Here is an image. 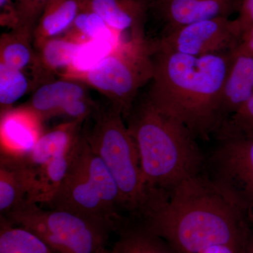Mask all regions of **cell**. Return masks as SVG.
Returning a JSON list of instances; mask_svg holds the SVG:
<instances>
[{"label":"cell","instance_id":"obj_1","mask_svg":"<svg viewBox=\"0 0 253 253\" xmlns=\"http://www.w3.org/2000/svg\"><path fill=\"white\" fill-rule=\"evenodd\" d=\"M136 219L178 253H203L216 247L244 253L253 231L249 212L205 169L182 181L168 196L153 197Z\"/></svg>","mask_w":253,"mask_h":253},{"label":"cell","instance_id":"obj_2","mask_svg":"<svg viewBox=\"0 0 253 253\" xmlns=\"http://www.w3.org/2000/svg\"><path fill=\"white\" fill-rule=\"evenodd\" d=\"M153 77L146 99L182 123L197 139L208 140L218 128L221 91L231 53L193 56L151 44Z\"/></svg>","mask_w":253,"mask_h":253},{"label":"cell","instance_id":"obj_3","mask_svg":"<svg viewBox=\"0 0 253 253\" xmlns=\"http://www.w3.org/2000/svg\"><path fill=\"white\" fill-rule=\"evenodd\" d=\"M139 151L149 194L168 196L182 181L204 172L206 158L182 123L145 98L125 120Z\"/></svg>","mask_w":253,"mask_h":253},{"label":"cell","instance_id":"obj_4","mask_svg":"<svg viewBox=\"0 0 253 253\" xmlns=\"http://www.w3.org/2000/svg\"><path fill=\"white\" fill-rule=\"evenodd\" d=\"M50 209L61 210L117 226L126 215L117 183L91 149L83 131L73 150L67 174Z\"/></svg>","mask_w":253,"mask_h":253},{"label":"cell","instance_id":"obj_5","mask_svg":"<svg viewBox=\"0 0 253 253\" xmlns=\"http://www.w3.org/2000/svg\"><path fill=\"white\" fill-rule=\"evenodd\" d=\"M93 125L83 131L95 154L117 183L127 215L138 217L149 195L141 172L139 151L121 113L112 105L101 106L90 116Z\"/></svg>","mask_w":253,"mask_h":253},{"label":"cell","instance_id":"obj_6","mask_svg":"<svg viewBox=\"0 0 253 253\" xmlns=\"http://www.w3.org/2000/svg\"><path fill=\"white\" fill-rule=\"evenodd\" d=\"M39 236L56 253H102L116 226L61 210L25 202L1 215Z\"/></svg>","mask_w":253,"mask_h":253},{"label":"cell","instance_id":"obj_7","mask_svg":"<svg viewBox=\"0 0 253 253\" xmlns=\"http://www.w3.org/2000/svg\"><path fill=\"white\" fill-rule=\"evenodd\" d=\"M152 77L151 41L146 39L123 42L89 71L61 78L81 82L99 91L125 121L135 104L138 91Z\"/></svg>","mask_w":253,"mask_h":253},{"label":"cell","instance_id":"obj_8","mask_svg":"<svg viewBox=\"0 0 253 253\" xmlns=\"http://www.w3.org/2000/svg\"><path fill=\"white\" fill-rule=\"evenodd\" d=\"M219 142L205 171L243 209L253 211V136Z\"/></svg>","mask_w":253,"mask_h":253},{"label":"cell","instance_id":"obj_9","mask_svg":"<svg viewBox=\"0 0 253 253\" xmlns=\"http://www.w3.org/2000/svg\"><path fill=\"white\" fill-rule=\"evenodd\" d=\"M241 36L235 18L218 17L183 26L151 42L158 49L202 56L230 52L239 45Z\"/></svg>","mask_w":253,"mask_h":253},{"label":"cell","instance_id":"obj_10","mask_svg":"<svg viewBox=\"0 0 253 253\" xmlns=\"http://www.w3.org/2000/svg\"><path fill=\"white\" fill-rule=\"evenodd\" d=\"M241 3V0H151L150 9L164 24L165 35L205 20L230 18L238 14Z\"/></svg>","mask_w":253,"mask_h":253},{"label":"cell","instance_id":"obj_11","mask_svg":"<svg viewBox=\"0 0 253 253\" xmlns=\"http://www.w3.org/2000/svg\"><path fill=\"white\" fill-rule=\"evenodd\" d=\"M43 121L41 116L27 105L1 111V156L18 158L29 154L44 134Z\"/></svg>","mask_w":253,"mask_h":253},{"label":"cell","instance_id":"obj_12","mask_svg":"<svg viewBox=\"0 0 253 253\" xmlns=\"http://www.w3.org/2000/svg\"><path fill=\"white\" fill-rule=\"evenodd\" d=\"M151 0H81V11L102 18L113 30L129 40L145 41L144 26Z\"/></svg>","mask_w":253,"mask_h":253},{"label":"cell","instance_id":"obj_13","mask_svg":"<svg viewBox=\"0 0 253 253\" xmlns=\"http://www.w3.org/2000/svg\"><path fill=\"white\" fill-rule=\"evenodd\" d=\"M253 96V56L239 45L231 53L230 66L221 91L217 129Z\"/></svg>","mask_w":253,"mask_h":253},{"label":"cell","instance_id":"obj_14","mask_svg":"<svg viewBox=\"0 0 253 253\" xmlns=\"http://www.w3.org/2000/svg\"><path fill=\"white\" fill-rule=\"evenodd\" d=\"M83 123L74 120L44 132L29 154L16 159L23 167L33 169L46 165L55 158L69 154L81 135Z\"/></svg>","mask_w":253,"mask_h":253},{"label":"cell","instance_id":"obj_15","mask_svg":"<svg viewBox=\"0 0 253 253\" xmlns=\"http://www.w3.org/2000/svg\"><path fill=\"white\" fill-rule=\"evenodd\" d=\"M89 96L86 84L75 80L61 78L38 86L26 105L45 121L57 116L60 110L70 101Z\"/></svg>","mask_w":253,"mask_h":253},{"label":"cell","instance_id":"obj_16","mask_svg":"<svg viewBox=\"0 0 253 253\" xmlns=\"http://www.w3.org/2000/svg\"><path fill=\"white\" fill-rule=\"evenodd\" d=\"M114 232L118 239L109 253H178L167 241L136 218L126 216Z\"/></svg>","mask_w":253,"mask_h":253},{"label":"cell","instance_id":"obj_17","mask_svg":"<svg viewBox=\"0 0 253 253\" xmlns=\"http://www.w3.org/2000/svg\"><path fill=\"white\" fill-rule=\"evenodd\" d=\"M73 150L69 154L55 158L36 169L23 167L16 158L22 166L29 183L26 202L38 205L49 204L66 177L72 160Z\"/></svg>","mask_w":253,"mask_h":253},{"label":"cell","instance_id":"obj_18","mask_svg":"<svg viewBox=\"0 0 253 253\" xmlns=\"http://www.w3.org/2000/svg\"><path fill=\"white\" fill-rule=\"evenodd\" d=\"M81 45L63 36L47 40L35 47L39 66L38 86L54 81L56 74L60 77L64 74L72 65Z\"/></svg>","mask_w":253,"mask_h":253},{"label":"cell","instance_id":"obj_19","mask_svg":"<svg viewBox=\"0 0 253 253\" xmlns=\"http://www.w3.org/2000/svg\"><path fill=\"white\" fill-rule=\"evenodd\" d=\"M0 63L23 72L31 71L35 89L39 66L32 37L18 31L2 33L0 38Z\"/></svg>","mask_w":253,"mask_h":253},{"label":"cell","instance_id":"obj_20","mask_svg":"<svg viewBox=\"0 0 253 253\" xmlns=\"http://www.w3.org/2000/svg\"><path fill=\"white\" fill-rule=\"evenodd\" d=\"M81 12V0H52L35 28L34 47L47 40L64 34Z\"/></svg>","mask_w":253,"mask_h":253},{"label":"cell","instance_id":"obj_21","mask_svg":"<svg viewBox=\"0 0 253 253\" xmlns=\"http://www.w3.org/2000/svg\"><path fill=\"white\" fill-rule=\"evenodd\" d=\"M29 184L27 176L17 160L0 159V211L4 215L27 201Z\"/></svg>","mask_w":253,"mask_h":253},{"label":"cell","instance_id":"obj_22","mask_svg":"<svg viewBox=\"0 0 253 253\" xmlns=\"http://www.w3.org/2000/svg\"><path fill=\"white\" fill-rule=\"evenodd\" d=\"M64 36L80 44L96 40H106L116 44L127 41L102 18L89 11H81Z\"/></svg>","mask_w":253,"mask_h":253},{"label":"cell","instance_id":"obj_23","mask_svg":"<svg viewBox=\"0 0 253 253\" xmlns=\"http://www.w3.org/2000/svg\"><path fill=\"white\" fill-rule=\"evenodd\" d=\"M0 253H56L39 236L1 216Z\"/></svg>","mask_w":253,"mask_h":253},{"label":"cell","instance_id":"obj_24","mask_svg":"<svg viewBox=\"0 0 253 253\" xmlns=\"http://www.w3.org/2000/svg\"><path fill=\"white\" fill-rule=\"evenodd\" d=\"M34 89L32 79L26 73L7 67L0 63V109L1 111L12 108L18 99Z\"/></svg>","mask_w":253,"mask_h":253},{"label":"cell","instance_id":"obj_25","mask_svg":"<svg viewBox=\"0 0 253 253\" xmlns=\"http://www.w3.org/2000/svg\"><path fill=\"white\" fill-rule=\"evenodd\" d=\"M119 44L106 40H96L81 44L71 67L61 78L89 71L101 62Z\"/></svg>","mask_w":253,"mask_h":253},{"label":"cell","instance_id":"obj_26","mask_svg":"<svg viewBox=\"0 0 253 253\" xmlns=\"http://www.w3.org/2000/svg\"><path fill=\"white\" fill-rule=\"evenodd\" d=\"M253 136V96L234 114L227 118L214 136L218 141Z\"/></svg>","mask_w":253,"mask_h":253},{"label":"cell","instance_id":"obj_27","mask_svg":"<svg viewBox=\"0 0 253 253\" xmlns=\"http://www.w3.org/2000/svg\"><path fill=\"white\" fill-rule=\"evenodd\" d=\"M52 0H15L17 9L18 27L15 31L32 37L40 18Z\"/></svg>","mask_w":253,"mask_h":253},{"label":"cell","instance_id":"obj_28","mask_svg":"<svg viewBox=\"0 0 253 253\" xmlns=\"http://www.w3.org/2000/svg\"><path fill=\"white\" fill-rule=\"evenodd\" d=\"M99 104L89 97L82 98L70 101L60 110L58 116H65L72 118L71 121L77 120L84 122L90 117L99 107Z\"/></svg>","mask_w":253,"mask_h":253},{"label":"cell","instance_id":"obj_29","mask_svg":"<svg viewBox=\"0 0 253 253\" xmlns=\"http://www.w3.org/2000/svg\"><path fill=\"white\" fill-rule=\"evenodd\" d=\"M18 15L16 3L13 0H0V24L2 27L15 31L18 27Z\"/></svg>","mask_w":253,"mask_h":253},{"label":"cell","instance_id":"obj_30","mask_svg":"<svg viewBox=\"0 0 253 253\" xmlns=\"http://www.w3.org/2000/svg\"><path fill=\"white\" fill-rule=\"evenodd\" d=\"M235 19L242 34L253 26V0H241L239 11Z\"/></svg>","mask_w":253,"mask_h":253},{"label":"cell","instance_id":"obj_31","mask_svg":"<svg viewBox=\"0 0 253 253\" xmlns=\"http://www.w3.org/2000/svg\"><path fill=\"white\" fill-rule=\"evenodd\" d=\"M239 45L253 56V26L243 33Z\"/></svg>","mask_w":253,"mask_h":253},{"label":"cell","instance_id":"obj_32","mask_svg":"<svg viewBox=\"0 0 253 253\" xmlns=\"http://www.w3.org/2000/svg\"><path fill=\"white\" fill-rule=\"evenodd\" d=\"M244 253H253V231L248 242Z\"/></svg>","mask_w":253,"mask_h":253},{"label":"cell","instance_id":"obj_33","mask_svg":"<svg viewBox=\"0 0 253 253\" xmlns=\"http://www.w3.org/2000/svg\"><path fill=\"white\" fill-rule=\"evenodd\" d=\"M249 215L250 218V220H251V223H252L253 226V211H249Z\"/></svg>","mask_w":253,"mask_h":253}]
</instances>
